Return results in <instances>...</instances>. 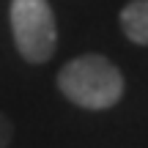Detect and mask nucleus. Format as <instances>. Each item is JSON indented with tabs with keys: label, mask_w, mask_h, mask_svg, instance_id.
<instances>
[{
	"label": "nucleus",
	"mask_w": 148,
	"mask_h": 148,
	"mask_svg": "<svg viewBox=\"0 0 148 148\" xmlns=\"http://www.w3.org/2000/svg\"><path fill=\"white\" fill-rule=\"evenodd\" d=\"M58 88L82 110H110L123 96V77L104 55H79L58 71Z\"/></svg>",
	"instance_id": "nucleus-1"
},
{
	"label": "nucleus",
	"mask_w": 148,
	"mask_h": 148,
	"mask_svg": "<svg viewBox=\"0 0 148 148\" xmlns=\"http://www.w3.org/2000/svg\"><path fill=\"white\" fill-rule=\"evenodd\" d=\"M11 33L19 55L30 63H47L55 55L58 27L47 0H11Z\"/></svg>",
	"instance_id": "nucleus-2"
},
{
	"label": "nucleus",
	"mask_w": 148,
	"mask_h": 148,
	"mask_svg": "<svg viewBox=\"0 0 148 148\" xmlns=\"http://www.w3.org/2000/svg\"><path fill=\"white\" fill-rule=\"evenodd\" d=\"M121 27L129 41L148 44V0H129L121 11Z\"/></svg>",
	"instance_id": "nucleus-3"
},
{
	"label": "nucleus",
	"mask_w": 148,
	"mask_h": 148,
	"mask_svg": "<svg viewBox=\"0 0 148 148\" xmlns=\"http://www.w3.org/2000/svg\"><path fill=\"white\" fill-rule=\"evenodd\" d=\"M11 137H14V126H11L8 115H5V112H0V148H8Z\"/></svg>",
	"instance_id": "nucleus-4"
}]
</instances>
